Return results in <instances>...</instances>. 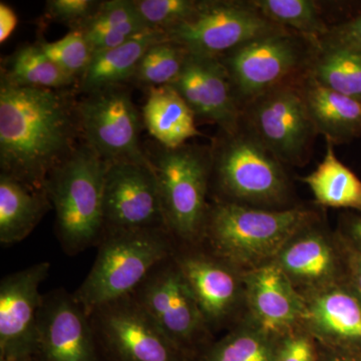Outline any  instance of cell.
<instances>
[{
	"mask_svg": "<svg viewBox=\"0 0 361 361\" xmlns=\"http://www.w3.org/2000/svg\"><path fill=\"white\" fill-rule=\"evenodd\" d=\"M77 104L65 90L0 84L1 173L44 189L54 168L75 149Z\"/></svg>",
	"mask_w": 361,
	"mask_h": 361,
	"instance_id": "obj_1",
	"label": "cell"
},
{
	"mask_svg": "<svg viewBox=\"0 0 361 361\" xmlns=\"http://www.w3.org/2000/svg\"><path fill=\"white\" fill-rule=\"evenodd\" d=\"M317 220L308 209L280 210L219 202L209 209L203 238L213 255L241 273L269 264L285 244Z\"/></svg>",
	"mask_w": 361,
	"mask_h": 361,
	"instance_id": "obj_2",
	"label": "cell"
},
{
	"mask_svg": "<svg viewBox=\"0 0 361 361\" xmlns=\"http://www.w3.org/2000/svg\"><path fill=\"white\" fill-rule=\"evenodd\" d=\"M108 168L109 163L85 144L75 147L45 180L44 189L56 210V229L66 253H80L103 235Z\"/></svg>",
	"mask_w": 361,
	"mask_h": 361,
	"instance_id": "obj_3",
	"label": "cell"
},
{
	"mask_svg": "<svg viewBox=\"0 0 361 361\" xmlns=\"http://www.w3.org/2000/svg\"><path fill=\"white\" fill-rule=\"evenodd\" d=\"M166 230L104 232L92 270L73 295L90 314L132 295L157 266L175 254Z\"/></svg>",
	"mask_w": 361,
	"mask_h": 361,
	"instance_id": "obj_4",
	"label": "cell"
},
{
	"mask_svg": "<svg viewBox=\"0 0 361 361\" xmlns=\"http://www.w3.org/2000/svg\"><path fill=\"white\" fill-rule=\"evenodd\" d=\"M225 134V133H224ZM212 155V170L225 202L280 210L289 197L283 165L242 121L225 134Z\"/></svg>",
	"mask_w": 361,
	"mask_h": 361,
	"instance_id": "obj_5",
	"label": "cell"
},
{
	"mask_svg": "<svg viewBox=\"0 0 361 361\" xmlns=\"http://www.w3.org/2000/svg\"><path fill=\"white\" fill-rule=\"evenodd\" d=\"M149 158L158 180L167 231L187 243L203 238L210 209L206 199L212 155L200 147L184 145L163 148Z\"/></svg>",
	"mask_w": 361,
	"mask_h": 361,
	"instance_id": "obj_6",
	"label": "cell"
},
{
	"mask_svg": "<svg viewBox=\"0 0 361 361\" xmlns=\"http://www.w3.org/2000/svg\"><path fill=\"white\" fill-rule=\"evenodd\" d=\"M313 49L302 35L281 27L220 58L242 111L273 87L302 77Z\"/></svg>",
	"mask_w": 361,
	"mask_h": 361,
	"instance_id": "obj_7",
	"label": "cell"
},
{
	"mask_svg": "<svg viewBox=\"0 0 361 361\" xmlns=\"http://www.w3.org/2000/svg\"><path fill=\"white\" fill-rule=\"evenodd\" d=\"M187 361H195L212 342L198 303L176 263L164 261L132 294Z\"/></svg>",
	"mask_w": 361,
	"mask_h": 361,
	"instance_id": "obj_8",
	"label": "cell"
},
{
	"mask_svg": "<svg viewBox=\"0 0 361 361\" xmlns=\"http://www.w3.org/2000/svg\"><path fill=\"white\" fill-rule=\"evenodd\" d=\"M252 1H199L188 20L165 32L189 54L222 58L237 47L279 30Z\"/></svg>",
	"mask_w": 361,
	"mask_h": 361,
	"instance_id": "obj_9",
	"label": "cell"
},
{
	"mask_svg": "<svg viewBox=\"0 0 361 361\" xmlns=\"http://www.w3.org/2000/svg\"><path fill=\"white\" fill-rule=\"evenodd\" d=\"M299 80L273 87L243 109V122L278 160L301 166L317 134Z\"/></svg>",
	"mask_w": 361,
	"mask_h": 361,
	"instance_id": "obj_10",
	"label": "cell"
},
{
	"mask_svg": "<svg viewBox=\"0 0 361 361\" xmlns=\"http://www.w3.org/2000/svg\"><path fill=\"white\" fill-rule=\"evenodd\" d=\"M77 115L85 144L106 163L152 166L140 145L139 113L128 90L115 85L90 92L77 104Z\"/></svg>",
	"mask_w": 361,
	"mask_h": 361,
	"instance_id": "obj_11",
	"label": "cell"
},
{
	"mask_svg": "<svg viewBox=\"0 0 361 361\" xmlns=\"http://www.w3.org/2000/svg\"><path fill=\"white\" fill-rule=\"evenodd\" d=\"M90 317L109 361H187L133 295L104 304Z\"/></svg>",
	"mask_w": 361,
	"mask_h": 361,
	"instance_id": "obj_12",
	"label": "cell"
},
{
	"mask_svg": "<svg viewBox=\"0 0 361 361\" xmlns=\"http://www.w3.org/2000/svg\"><path fill=\"white\" fill-rule=\"evenodd\" d=\"M104 232L166 230L153 166L109 164L104 189Z\"/></svg>",
	"mask_w": 361,
	"mask_h": 361,
	"instance_id": "obj_13",
	"label": "cell"
},
{
	"mask_svg": "<svg viewBox=\"0 0 361 361\" xmlns=\"http://www.w3.org/2000/svg\"><path fill=\"white\" fill-rule=\"evenodd\" d=\"M49 268V262H40L1 280L0 356L37 360V318L44 297L39 287Z\"/></svg>",
	"mask_w": 361,
	"mask_h": 361,
	"instance_id": "obj_14",
	"label": "cell"
},
{
	"mask_svg": "<svg viewBox=\"0 0 361 361\" xmlns=\"http://www.w3.org/2000/svg\"><path fill=\"white\" fill-rule=\"evenodd\" d=\"M37 361H99L90 315L73 294L42 297L37 318Z\"/></svg>",
	"mask_w": 361,
	"mask_h": 361,
	"instance_id": "obj_15",
	"label": "cell"
},
{
	"mask_svg": "<svg viewBox=\"0 0 361 361\" xmlns=\"http://www.w3.org/2000/svg\"><path fill=\"white\" fill-rule=\"evenodd\" d=\"M317 222L292 237L273 261L302 297L344 282L345 251Z\"/></svg>",
	"mask_w": 361,
	"mask_h": 361,
	"instance_id": "obj_16",
	"label": "cell"
},
{
	"mask_svg": "<svg viewBox=\"0 0 361 361\" xmlns=\"http://www.w3.org/2000/svg\"><path fill=\"white\" fill-rule=\"evenodd\" d=\"M171 87L195 116L219 126L225 134L236 132L241 126L243 111L220 58L188 54L182 73Z\"/></svg>",
	"mask_w": 361,
	"mask_h": 361,
	"instance_id": "obj_17",
	"label": "cell"
},
{
	"mask_svg": "<svg viewBox=\"0 0 361 361\" xmlns=\"http://www.w3.org/2000/svg\"><path fill=\"white\" fill-rule=\"evenodd\" d=\"M303 298L302 326L320 348L351 357L361 351V297L348 282Z\"/></svg>",
	"mask_w": 361,
	"mask_h": 361,
	"instance_id": "obj_18",
	"label": "cell"
},
{
	"mask_svg": "<svg viewBox=\"0 0 361 361\" xmlns=\"http://www.w3.org/2000/svg\"><path fill=\"white\" fill-rule=\"evenodd\" d=\"M242 276L249 323L274 338L302 325L305 301L274 262Z\"/></svg>",
	"mask_w": 361,
	"mask_h": 361,
	"instance_id": "obj_19",
	"label": "cell"
},
{
	"mask_svg": "<svg viewBox=\"0 0 361 361\" xmlns=\"http://www.w3.org/2000/svg\"><path fill=\"white\" fill-rule=\"evenodd\" d=\"M174 259L209 329L227 322L244 300L242 273L213 254L185 252Z\"/></svg>",
	"mask_w": 361,
	"mask_h": 361,
	"instance_id": "obj_20",
	"label": "cell"
},
{
	"mask_svg": "<svg viewBox=\"0 0 361 361\" xmlns=\"http://www.w3.org/2000/svg\"><path fill=\"white\" fill-rule=\"evenodd\" d=\"M304 102L316 132L332 144L361 135V101L344 96L316 82L310 73L299 80Z\"/></svg>",
	"mask_w": 361,
	"mask_h": 361,
	"instance_id": "obj_21",
	"label": "cell"
},
{
	"mask_svg": "<svg viewBox=\"0 0 361 361\" xmlns=\"http://www.w3.org/2000/svg\"><path fill=\"white\" fill-rule=\"evenodd\" d=\"M45 189L27 186L11 176L0 175V242L18 243L33 231L51 208Z\"/></svg>",
	"mask_w": 361,
	"mask_h": 361,
	"instance_id": "obj_22",
	"label": "cell"
},
{
	"mask_svg": "<svg viewBox=\"0 0 361 361\" xmlns=\"http://www.w3.org/2000/svg\"><path fill=\"white\" fill-rule=\"evenodd\" d=\"M195 114L171 85L149 89L142 120L149 134L166 149H177L200 135Z\"/></svg>",
	"mask_w": 361,
	"mask_h": 361,
	"instance_id": "obj_23",
	"label": "cell"
},
{
	"mask_svg": "<svg viewBox=\"0 0 361 361\" xmlns=\"http://www.w3.org/2000/svg\"><path fill=\"white\" fill-rule=\"evenodd\" d=\"M164 39L165 32L151 30L118 47L92 54L89 68L80 78V90L87 94L132 80L145 52Z\"/></svg>",
	"mask_w": 361,
	"mask_h": 361,
	"instance_id": "obj_24",
	"label": "cell"
},
{
	"mask_svg": "<svg viewBox=\"0 0 361 361\" xmlns=\"http://www.w3.org/2000/svg\"><path fill=\"white\" fill-rule=\"evenodd\" d=\"M92 54L113 49L151 30L132 0L101 1L96 13L82 28Z\"/></svg>",
	"mask_w": 361,
	"mask_h": 361,
	"instance_id": "obj_25",
	"label": "cell"
},
{
	"mask_svg": "<svg viewBox=\"0 0 361 361\" xmlns=\"http://www.w3.org/2000/svg\"><path fill=\"white\" fill-rule=\"evenodd\" d=\"M307 73L324 87L361 101V52L348 45L320 40Z\"/></svg>",
	"mask_w": 361,
	"mask_h": 361,
	"instance_id": "obj_26",
	"label": "cell"
},
{
	"mask_svg": "<svg viewBox=\"0 0 361 361\" xmlns=\"http://www.w3.org/2000/svg\"><path fill=\"white\" fill-rule=\"evenodd\" d=\"M334 146L327 141L322 163L301 180L310 187L319 205L361 211V180L338 160Z\"/></svg>",
	"mask_w": 361,
	"mask_h": 361,
	"instance_id": "obj_27",
	"label": "cell"
},
{
	"mask_svg": "<svg viewBox=\"0 0 361 361\" xmlns=\"http://www.w3.org/2000/svg\"><path fill=\"white\" fill-rule=\"evenodd\" d=\"M1 80L16 87L42 90H66L75 82L49 59L39 42L21 47L9 56Z\"/></svg>",
	"mask_w": 361,
	"mask_h": 361,
	"instance_id": "obj_28",
	"label": "cell"
},
{
	"mask_svg": "<svg viewBox=\"0 0 361 361\" xmlns=\"http://www.w3.org/2000/svg\"><path fill=\"white\" fill-rule=\"evenodd\" d=\"M276 341L248 323L212 342L195 361H275Z\"/></svg>",
	"mask_w": 361,
	"mask_h": 361,
	"instance_id": "obj_29",
	"label": "cell"
},
{
	"mask_svg": "<svg viewBox=\"0 0 361 361\" xmlns=\"http://www.w3.org/2000/svg\"><path fill=\"white\" fill-rule=\"evenodd\" d=\"M268 20L302 35L316 45L330 27L322 18L319 4L312 0H251Z\"/></svg>",
	"mask_w": 361,
	"mask_h": 361,
	"instance_id": "obj_30",
	"label": "cell"
},
{
	"mask_svg": "<svg viewBox=\"0 0 361 361\" xmlns=\"http://www.w3.org/2000/svg\"><path fill=\"white\" fill-rule=\"evenodd\" d=\"M188 54L182 45L166 37L145 52L132 80L149 89L172 85L182 73Z\"/></svg>",
	"mask_w": 361,
	"mask_h": 361,
	"instance_id": "obj_31",
	"label": "cell"
},
{
	"mask_svg": "<svg viewBox=\"0 0 361 361\" xmlns=\"http://www.w3.org/2000/svg\"><path fill=\"white\" fill-rule=\"evenodd\" d=\"M39 44L49 59L75 80L84 75L92 59V49L80 30H71L56 42L42 40Z\"/></svg>",
	"mask_w": 361,
	"mask_h": 361,
	"instance_id": "obj_32",
	"label": "cell"
},
{
	"mask_svg": "<svg viewBox=\"0 0 361 361\" xmlns=\"http://www.w3.org/2000/svg\"><path fill=\"white\" fill-rule=\"evenodd\" d=\"M151 30L168 32L188 20L199 6L197 0H133Z\"/></svg>",
	"mask_w": 361,
	"mask_h": 361,
	"instance_id": "obj_33",
	"label": "cell"
},
{
	"mask_svg": "<svg viewBox=\"0 0 361 361\" xmlns=\"http://www.w3.org/2000/svg\"><path fill=\"white\" fill-rule=\"evenodd\" d=\"M275 361H319V345L301 325L278 337Z\"/></svg>",
	"mask_w": 361,
	"mask_h": 361,
	"instance_id": "obj_34",
	"label": "cell"
},
{
	"mask_svg": "<svg viewBox=\"0 0 361 361\" xmlns=\"http://www.w3.org/2000/svg\"><path fill=\"white\" fill-rule=\"evenodd\" d=\"M99 1L92 0H49L45 13L47 18L71 28L80 30L96 13Z\"/></svg>",
	"mask_w": 361,
	"mask_h": 361,
	"instance_id": "obj_35",
	"label": "cell"
},
{
	"mask_svg": "<svg viewBox=\"0 0 361 361\" xmlns=\"http://www.w3.org/2000/svg\"><path fill=\"white\" fill-rule=\"evenodd\" d=\"M323 39L348 45L361 52V11L348 20L330 27Z\"/></svg>",
	"mask_w": 361,
	"mask_h": 361,
	"instance_id": "obj_36",
	"label": "cell"
},
{
	"mask_svg": "<svg viewBox=\"0 0 361 361\" xmlns=\"http://www.w3.org/2000/svg\"><path fill=\"white\" fill-rule=\"evenodd\" d=\"M344 245L346 246V270L348 274V284L361 297V252L351 248L345 242Z\"/></svg>",
	"mask_w": 361,
	"mask_h": 361,
	"instance_id": "obj_37",
	"label": "cell"
},
{
	"mask_svg": "<svg viewBox=\"0 0 361 361\" xmlns=\"http://www.w3.org/2000/svg\"><path fill=\"white\" fill-rule=\"evenodd\" d=\"M342 240L351 248L361 252V215H351L343 220Z\"/></svg>",
	"mask_w": 361,
	"mask_h": 361,
	"instance_id": "obj_38",
	"label": "cell"
},
{
	"mask_svg": "<svg viewBox=\"0 0 361 361\" xmlns=\"http://www.w3.org/2000/svg\"><path fill=\"white\" fill-rule=\"evenodd\" d=\"M18 23V16L14 13L13 9L1 2L0 4V42L1 44L11 37Z\"/></svg>",
	"mask_w": 361,
	"mask_h": 361,
	"instance_id": "obj_39",
	"label": "cell"
},
{
	"mask_svg": "<svg viewBox=\"0 0 361 361\" xmlns=\"http://www.w3.org/2000/svg\"><path fill=\"white\" fill-rule=\"evenodd\" d=\"M319 361H358L355 357L351 356L339 355L320 348L319 346Z\"/></svg>",
	"mask_w": 361,
	"mask_h": 361,
	"instance_id": "obj_40",
	"label": "cell"
},
{
	"mask_svg": "<svg viewBox=\"0 0 361 361\" xmlns=\"http://www.w3.org/2000/svg\"><path fill=\"white\" fill-rule=\"evenodd\" d=\"M0 361H37V360H23V358H16V357H4V356H0Z\"/></svg>",
	"mask_w": 361,
	"mask_h": 361,
	"instance_id": "obj_41",
	"label": "cell"
}]
</instances>
